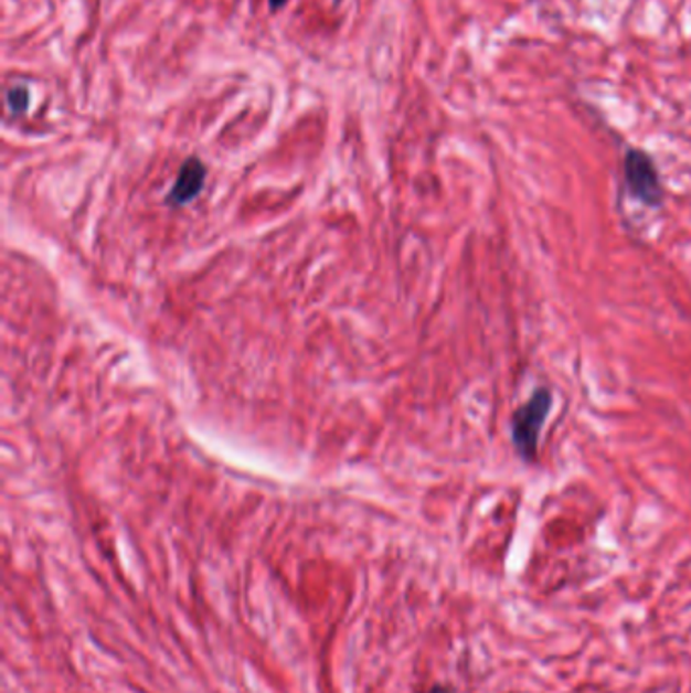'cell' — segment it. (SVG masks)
Listing matches in <instances>:
<instances>
[{
    "mask_svg": "<svg viewBox=\"0 0 691 693\" xmlns=\"http://www.w3.org/2000/svg\"><path fill=\"white\" fill-rule=\"evenodd\" d=\"M288 0H270V9L272 11H278V9H283Z\"/></svg>",
    "mask_w": 691,
    "mask_h": 693,
    "instance_id": "cell-5",
    "label": "cell"
},
{
    "mask_svg": "<svg viewBox=\"0 0 691 693\" xmlns=\"http://www.w3.org/2000/svg\"><path fill=\"white\" fill-rule=\"evenodd\" d=\"M550 409H552V394L545 387H540L533 392V396L513 416V422H511L513 443H515L519 455L525 460L535 458L540 430H542L543 422L548 418Z\"/></svg>",
    "mask_w": 691,
    "mask_h": 693,
    "instance_id": "cell-1",
    "label": "cell"
},
{
    "mask_svg": "<svg viewBox=\"0 0 691 693\" xmlns=\"http://www.w3.org/2000/svg\"><path fill=\"white\" fill-rule=\"evenodd\" d=\"M29 89L25 86H14L7 92V104L14 114H21L29 108Z\"/></svg>",
    "mask_w": 691,
    "mask_h": 693,
    "instance_id": "cell-4",
    "label": "cell"
},
{
    "mask_svg": "<svg viewBox=\"0 0 691 693\" xmlns=\"http://www.w3.org/2000/svg\"><path fill=\"white\" fill-rule=\"evenodd\" d=\"M430 693H453V692H450L448 687H443V685H434L433 690H430Z\"/></svg>",
    "mask_w": 691,
    "mask_h": 693,
    "instance_id": "cell-6",
    "label": "cell"
},
{
    "mask_svg": "<svg viewBox=\"0 0 691 693\" xmlns=\"http://www.w3.org/2000/svg\"><path fill=\"white\" fill-rule=\"evenodd\" d=\"M625 179L630 195L642 203L657 207L663 199V186L653 159L642 150H629L625 159Z\"/></svg>",
    "mask_w": 691,
    "mask_h": 693,
    "instance_id": "cell-2",
    "label": "cell"
},
{
    "mask_svg": "<svg viewBox=\"0 0 691 693\" xmlns=\"http://www.w3.org/2000/svg\"><path fill=\"white\" fill-rule=\"evenodd\" d=\"M205 164L199 161V159H187L179 171V177L174 181L173 191L169 195V201L173 205H185L191 199H195L199 195V191L203 189L205 183Z\"/></svg>",
    "mask_w": 691,
    "mask_h": 693,
    "instance_id": "cell-3",
    "label": "cell"
}]
</instances>
